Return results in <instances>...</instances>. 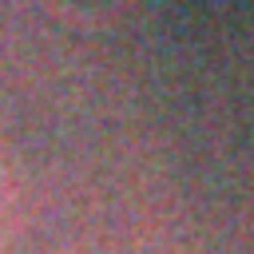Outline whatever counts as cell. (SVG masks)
I'll list each match as a JSON object with an SVG mask.
<instances>
[{"label":"cell","instance_id":"obj_1","mask_svg":"<svg viewBox=\"0 0 254 254\" xmlns=\"http://www.w3.org/2000/svg\"><path fill=\"white\" fill-rule=\"evenodd\" d=\"M71 4H83V8H103V4H111V0H71Z\"/></svg>","mask_w":254,"mask_h":254}]
</instances>
